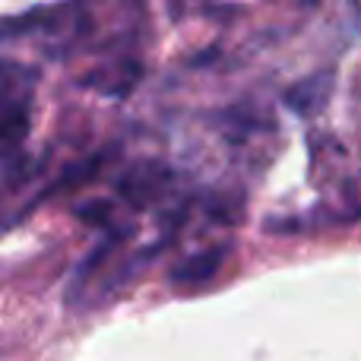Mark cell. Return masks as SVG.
Masks as SVG:
<instances>
[{
    "label": "cell",
    "instance_id": "cell-2",
    "mask_svg": "<svg viewBox=\"0 0 361 361\" xmlns=\"http://www.w3.org/2000/svg\"><path fill=\"white\" fill-rule=\"evenodd\" d=\"M225 260V247H209V250H200V254H190L187 260H180L175 269H171V282L175 286H203L209 282L212 276L219 273Z\"/></svg>",
    "mask_w": 361,
    "mask_h": 361
},
{
    "label": "cell",
    "instance_id": "cell-3",
    "mask_svg": "<svg viewBox=\"0 0 361 361\" xmlns=\"http://www.w3.org/2000/svg\"><path fill=\"white\" fill-rule=\"evenodd\" d=\"M76 216H80L82 222H95V225H102V222H108V216H111V206L102 203V200H92L89 206H80V209H76Z\"/></svg>",
    "mask_w": 361,
    "mask_h": 361
},
{
    "label": "cell",
    "instance_id": "cell-1",
    "mask_svg": "<svg viewBox=\"0 0 361 361\" xmlns=\"http://www.w3.org/2000/svg\"><path fill=\"white\" fill-rule=\"evenodd\" d=\"M333 82H336L333 70H320V73H314V76H307V80L288 86L286 95H282V102H286L295 114H305V118L307 114H317L320 108L330 102Z\"/></svg>",
    "mask_w": 361,
    "mask_h": 361
}]
</instances>
